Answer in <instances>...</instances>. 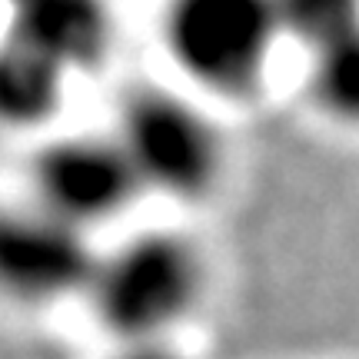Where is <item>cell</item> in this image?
<instances>
[{
	"label": "cell",
	"mask_w": 359,
	"mask_h": 359,
	"mask_svg": "<svg viewBox=\"0 0 359 359\" xmlns=\"http://www.w3.org/2000/svg\"><path fill=\"white\" fill-rule=\"evenodd\" d=\"M283 37L316 53L359 30V0H276Z\"/></svg>",
	"instance_id": "9"
},
{
	"label": "cell",
	"mask_w": 359,
	"mask_h": 359,
	"mask_svg": "<svg viewBox=\"0 0 359 359\" xmlns=\"http://www.w3.org/2000/svg\"><path fill=\"white\" fill-rule=\"evenodd\" d=\"M70 77L43 50L7 34L0 40V127L27 133L53 123L67 103Z\"/></svg>",
	"instance_id": "7"
},
{
	"label": "cell",
	"mask_w": 359,
	"mask_h": 359,
	"mask_svg": "<svg viewBox=\"0 0 359 359\" xmlns=\"http://www.w3.org/2000/svg\"><path fill=\"white\" fill-rule=\"evenodd\" d=\"M170 70L203 100H253L283 40L276 0H160Z\"/></svg>",
	"instance_id": "2"
},
{
	"label": "cell",
	"mask_w": 359,
	"mask_h": 359,
	"mask_svg": "<svg viewBox=\"0 0 359 359\" xmlns=\"http://www.w3.org/2000/svg\"><path fill=\"white\" fill-rule=\"evenodd\" d=\"M306 97L330 123L359 130V30L309 53Z\"/></svg>",
	"instance_id": "8"
},
{
	"label": "cell",
	"mask_w": 359,
	"mask_h": 359,
	"mask_svg": "<svg viewBox=\"0 0 359 359\" xmlns=\"http://www.w3.org/2000/svg\"><path fill=\"white\" fill-rule=\"evenodd\" d=\"M11 34L77 74L107 57L114 20L107 0H27L13 7Z\"/></svg>",
	"instance_id": "6"
},
{
	"label": "cell",
	"mask_w": 359,
	"mask_h": 359,
	"mask_svg": "<svg viewBox=\"0 0 359 359\" xmlns=\"http://www.w3.org/2000/svg\"><path fill=\"white\" fill-rule=\"evenodd\" d=\"M147 196L114 133H53L27 160V200L83 233L114 226Z\"/></svg>",
	"instance_id": "4"
},
{
	"label": "cell",
	"mask_w": 359,
	"mask_h": 359,
	"mask_svg": "<svg viewBox=\"0 0 359 359\" xmlns=\"http://www.w3.org/2000/svg\"><path fill=\"white\" fill-rule=\"evenodd\" d=\"M114 137L127 150L143 193L200 206L226 177V137L196 93L133 87L116 107Z\"/></svg>",
	"instance_id": "3"
},
{
	"label": "cell",
	"mask_w": 359,
	"mask_h": 359,
	"mask_svg": "<svg viewBox=\"0 0 359 359\" xmlns=\"http://www.w3.org/2000/svg\"><path fill=\"white\" fill-rule=\"evenodd\" d=\"M213 290V266L190 233L147 226L97 253L83 306L107 346L183 339Z\"/></svg>",
	"instance_id": "1"
},
{
	"label": "cell",
	"mask_w": 359,
	"mask_h": 359,
	"mask_svg": "<svg viewBox=\"0 0 359 359\" xmlns=\"http://www.w3.org/2000/svg\"><path fill=\"white\" fill-rule=\"evenodd\" d=\"M100 246L93 236L34 200L0 203V306L50 313L80 303L93 280Z\"/></svg>",
	"instance_id": "5"
},
{
	"label": "cell",
	"mask_w": 359,
	"mask_h": 359,
	"mask_svg": "<svg viewBox=\"0 0 359 359\" xmlns=\"http://www.w3.org/2000/svg\"><path fill=\"white\" fill-rule=\"evenodd\" d=\"M103 359H196L183 339H156V343H120L107 346Z\"/></svg>",
	"instance_id": "10"
}]
</instances>
